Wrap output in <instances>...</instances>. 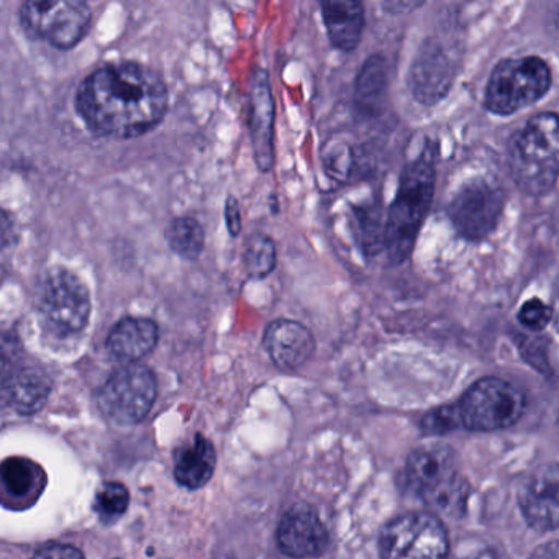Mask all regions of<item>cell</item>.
<instances>
[{
  "mask_svg": "<svg viewBox=\"0 0 559 559\" xmlns=\"http://www.w3.org/2000/svg\"><path fill=\"white\" fill-rule=\"evenodd\" d=\"M558 469L548 466L536 473L520 493L526 523L536 532H552L558 526Z\"/></svg>",
  "mask_w": 559,
  "mask_h": 559,
  "instance_id": "17",
  "label": "cell"
},
{
  "mask_svg": "<svg viewBox=\"0 0 559 559\" xmlns=\"http://www.w3.org/2000/svg\"><path fill=\"white\" fill-rule=\"evenodd\" d=\"M516 320L528 332H543L552 320V307L539 297H530L520 306Z\"/></svg>",
  "mask_w": 559,
  "mask_h": 559,
  "instance_id": "29",
  "label": "cell"
},
{
  "mask_svg": "<svg viewBox=\"0 0 559 559\" xmlns=\"http://www.w3.org/2000/svg\"><path fill=\"white\" fill-rule=\"evenodd\" d=\"M407 480L435 512L456 515L466 506L469 487L457 473L454 451L448 444L415 448L407 461Z\"/></svg>",
  "mask_w": 559,
  "mask_h": 559,
  "instance_id": "5",
  "label": "cell"
},
{
  "mask_svg": "<svg viewBox=\"0 0 559 559\" xmlns=\"http://www.w3.org/2000/svg\"><path fill=\"white\" fill-rule=\"evenodd\" d=\"M379 549L382 559H447L450 538L437 516L411 512L384 526Z\"/></svg>",
  "mask_w": 559,
  "mask_h": 559,
  "instance_id": "11",
  "label": "cell"
},
{
  "mask_svg": "<svg viewBox=\"0 0 559 559\" xmlns=\"http://www.w3.org/2000/svg\"><path fill=\"white\" fill-rule=\"evenodd\" d=\"M520 340H522L520 352H522L523 358L539 371H548V338L520 335Z\"/></svg>",
  "mask_w": 559,
  "mask_h": 559,
  "instance_id": "32",
  "label": "cell"
},
{
  "mask_svg": "<svg viewBox=\"0 0 559 559\" xmlns=\"http://www.w3.org/2000/svg\"><path fill=\"white\" fill-rule=\"evenodd\" d=\"M225 224L231 238H238L243 231V217H241L240 202L235 195H228L225 202Z\"/></svg>",
  "mask_w": 559,
  "mask_h": 559,
  "instance_id": "34",
  "label": "cell"
},
{
  "mask_svg": "<svg viewBox=\"0 0 559 559\" xmlns=\"http://www.w3.org/2000/svg\"><path fill=\"white\" fill-rule=\"evenodd\" d=\"M525 407V394L512 382L493 376L474 382L454 404L460 427L473 431L510 427L522 417Z\"/></svg>",
  "mask_w": 559,
  "mask_h": 559,
  "instance_id": "7",
  "label": "cell"
},
{
  "mask_svg": "<svg viewBox=\"0 0 559 559\" xmlns=\"http://www.w3.org/2000/svg\"><path fill=\"white\" fill-rule=\"evenodd\" d=\"M50 391V378L41 369L24 365L9 382L2 405L14 408L19 414H34L40 411Z\"/></svg>",
  "mask_w": 559,
  "mask_h": 559,
  "instance_id": "22",
  "label": "cell"
},
{
  "mask_svg": "<svg viewBox=\"0 0 559 559\" xmlns=\"http://www.w3.org/2000/svg\"><path fill=\"white\" fill-rule=\"evenodd\" d=\"M355 209L358 225L359 247L368 258L378 257L384 251V224L378 205H359Z\"/></svg>",
  "mask_w": 559,
  "mask_h": 559,
  "instance_id": "25",
  "label": "cell"
},
{
  "mask_svg": "<svg viewBox=\"0 0 559 559\" xmlns=\"http://www.w3.org/2000/svg\"><path fill=\"white\" fill-rule=\"evenodd\" d=\"M17 245L14 218L8 211L0 207V284L4 283L11 271L12 253Z\"/></svg>",
  "mask_w": 559,
  "mask_h": 559,
  "instance_id": "30",
  "label": "cell"
},
{
  "mask_svg": "<svg viewBox=\"0 0 559 559\" xmlns=\"http://www.w3.org/2000/svg\"><path fill=\"white\" fill-rule=\"evenodd\" d=\"M507 168L516 188L530 198H543L556 188L559 175L558 114H536L510 136Z\"/></svg>",
  "mask_w": 559,
  "mask_h": 559,
  "instance_id": "3",
  "label": "cell"
},
{
  "mask_svg": "<svg viewBox=\"0 0 559 559\" xmlns=\"http://www.w3.org/2000/svg\"><path fill=\"white\" fill-rule=\"evenodd\" d=\"M263 346L277 369L290 372L302 368L312 358L317 343L316 336L304 323L276 319L264 330Z\"/></svg>",
  "mask_w": 559,
  "mask_h": 559,
  "instance_id": "15",
  "label": "cell"
},
{
  "mask_svg": "<svg viewBox=\"0 0 559 559\" xmlns=\"http://www.w3.org/2000/svg\"><path fill=\"white\" fill-rule=\"evenodd\" d=\"M424 4H414V2H391V4H384V9L388 11H392V9H397L395 14H401V12L405 11H414V9L421 8Z\"/></svg>",
  "mask_w": 559,
  "mask_h": 559,
  "instance_id": "37",
  "label": "cell"
},
{
  "mask_svg": "<svg viewBox=\"0 0 559 559\" xmlns=\"http://www.w3.org/2000/svg\"><path fill=\"white\" fill-rule=\"evenodd\" d=\"M173 253L186 261H195L205 250V230L194 217H178L169 222L165 231Z\"/></svg>",
  "mask_w": 559,
  "mask_h": 559,
  "instance_id": "23",
  "label": "cell"
},
{
  "mask_svg": "<svg viewBox=\"0 0 559 559\" xmlns=\"http://www.w3.org/2000/svg\"><path fill=\"white\" fill-rule=\"evenodd\" d=\"M47 487V473L28 457L12 456L0 463V506L11 510L34 507Z\"/></svg>",
  "mask_w": 559,
  "mask_h": 559,
  "instance_id": "16",
  "label": "cell"
},
{
  "mask_svg": "<svg viewBox=\"0 0 559 559\" xmlns=\"http://www.w3.org/2000/svg\"><path fill=\"white\" fill-rule=\"evenodd\" d=\"M24 366V348L17 336L0 330V404L9 382Z\"/></svg>",
  "mask_w": 559,
  "mask_h": 559,
  "instance_id": "28",
  "label": "cell"
},
{
  "mask_svg": "<svg viewBox=\"0 0 559 559\" xmlns=\"http://www.w3.org/2000/svg\"><path fill=\"white\" fill-rule=\"evenodd\" d=\"M320 14L332 48L342 53H353L361 45L366 27L365 5L361 2H320Z\"/></svg>",
  "mask_w": 559,
  "mask_h": 559,
  "instance_id": "19",
  "label": "cell"
},
{
  "mask_svg": "<svg viewBox=\"0 0 559 559\" xmlns=\"http://www.w3.org/2000/svg\"><path fill=\"white\" fill-rule=\"evenodd\" d=\"M530 559H558V543L551 542L539 546Z\"/></svg>",
  "mask_w": 559,
  "mask_h": 559,
  "instance_id": "36",
  "label": "cell"
},
{
  "mask_svg": "<svg viewBox=\"0 0 559 559\" xmlns=\"http://www.w3.org/2000/svg\"><path fill=\"white\" fill-rule=\"evenodd\" d=\"M506 204L507 194L502 186L477 176L454 192L447 214L457 237L469 243H480L499 227Z\"/></svg>",
  "mask_w": 559,
  "mask_h": 559,
  "instance_id": "8",
  "label": "cell"
},
{
  "mask_svg": "<svg viewBox=\"0 0 559 559\" xmlns=\"http://www.w3.org/2000/svg\"><path fill=\"white\" fill-rule=\"evenodd\" d=\"M158 394L155 372L146 366L127 365L110 376L100 389V411L110 424L130 427L139 424L152 411Z\"/></svg>",
  "mask_w": 559,
  "mask_h": 559,
  "instance_id": "10",
  "label": "cell"
},
{
  "mask_svg": "<svg viewBox=\"0 0 559 559\" xmlns=\"http://www.w3.org/2000/svg\"><path fill=\"white\" fill-rule=\"evenodd\" d=\"M438 145L428 140L417 158L405 163L397 191L384 221V253L391 266L411 260L418 235L433 204L437 189Z\"/></svg>",
  "mask_w": 559,
  "mask_h": 559,
  "instance_id": "2",
  "label": "cell"
},
{
  "mask_svg": "<svg viewBox=\"0 0 559 559\" xmlns=\"http://www.w3.org/2000/svg\"><path fill=\"white\" fill-rule=\"evenodd\" d=\"M552 71L548 61L536 55L509 57L490 71L483 106L496 117H512L548 96Z\"/></svg>",
  "mask_w": 559,
  "mask_h": 559,
  "instance_id": "4",
  "label": "cell"
},
{
  "mask_svg": "<svg viewBox=\"0 0 559 559\" xmlns=\"http://www.w3.org/2000/svg\"><path fill=\"white\" fill-rule=\"evenodd\" d=\"M130 493L123 484L107 483L97 490L94 510L104 523H114L127 512Z\"/></svg>",
  "mask_w": 559,
  "mask_h": 559,
  "instance_id": "27",
  "label": "cell"
},
{
  "mask_svg": "<svg viewBox=\"0 0 559 559\" xmlns=\"http://www.w3.org/2000/svg\"><path fill=\"white\" fill-rule=\"evenodd\" d=\"M215 466L217 453L214 444L202 435H195L176 453L175 476L181 486L201 489L214 476Z\"/></svg>",
  "mask_w": 559,
  "mask_h": 559,
  "instance_id": "21",
  "label": "cell"
},
{
  "mask_svg": "<svg viewBox=\"0 0 559 559\" xmlns=\"http://www.w3.org/2000/svg\"><path fill=\"white\" fill-rule=\"evenodd\" d=\"M159 342V326L155 320L126 317L117 322L107 336V349L117 361L135 365L148 356Z\"/></svg>",
  "mask_w": 559,
  "mask_h": 559,
  "instance_id": "18",
  "label": "cell"
},
{
  "mask_svg": "<svg viewBox=\"0 0 559 559\" xmlns=\"http://www.w3.org/2000/svg\"><path fill=\"white\" fill-rule=\"evenodd\" d=\"M248 132L258 171L267 175L276 165V103L270 73L254 68L248 94Z\"/></svg>",
  "mask_w": 559,
  "mask_h": 559,
  "instance_id": "12",
  "label": "cell"
},
{
  "mask_svg": "<svg viewBox=\"0 0 559 559\" xmlns=\"http://www.w3.org/2000/svg\"><path fill=\"white\" fill-rule=\"evenodd\" d=\"M37 309L51 332L76 335L86 329L93 312L90 287L68 267H50L38 281Z\"/></svg>",
  "mask_w": 559,
  "mask_h": 559,
  "instance_id": "6",
  "label": "cell"
},
{
  "mask_svg": "<svg viewBox=\"0 0 559 559\" xmlns=\"http://www.w3.org/2000/svg\"><path fill=\"white\" fill-rule=\"evenodd\" d=\"M277 543L290 558H319L329 545V532L312 506L296 503L281 519Z\"/></svg>",
  "mask_w": 559,
  "mask_h": 559,
  "instance_id": "14",
  "label": "cell"
},
{
  "mask_svg": "<svg viewBox=\"0 0 559 559\" xmlns=\"http://www.w3.org/2000/svg\"><path fill=\"white\" fill-rule=\"evenodd\" d=\"M245 271L251 281H264L277 266L276 241L263 231H254L245 241Z\"/></svg>",
  "mask_w": 559,
  "mask_h": 559,
  "instance_id": "24",
  "label": "cell"
},
{
  "mask_svg": "<svg viewBox=\"0 0 559 559\" xmlns=\"http://www.w3.org/2000/svg\"><path fill=\"white\" fill-rule=\"evenodd\" d=\"M456 559H497L496 555L490 551L487 546L477 545L474 548H466V546H461L460 551H457Z\"/></svg>",
  "mask_w": 559,
  "mask_h": 559,
  "instance_id": "35",
  "label": "cell"
},
{
  "mask_svg": "<svg viewBox=\"0 0 559 559\" xmlns=\"http://www.w3.org/2000/svg\"><path fill=\"white\" fill-rule=\"evenodd\" d=\"M454 81L456 67L443 45L435 38H425L408 70L412 99L424 107L438 106L450 96Z\"/></svg>",
  "mask_w": 559,
  "mask_h": 559,
  "instance_id": "13",
  "label": "cell"
},
{
  "mask_svg": "<svg viewBox=\"0 0 559 559\" xmlns=\"http://www.w3.org/2000/svg\"><path fill=\"white\" fill-rule=\"evenodd\" d=\"M34 559H86L80 549L64 543H48L35 552Z\"/></svg>",
  "mask_w": 559,
  "mask_h": 559,
  "instance_id": "33",
  "label": "cell"
},
{
  "mask_svg": "<svg viewBox=\"0 0 559 559\" xmlns=\"http://www.w3.org/2000/svg\"><path fill=\"white\" fill-rule=\"evenodd\" d=\"M389 91L388 58L371 55L359 68L355 80V106L365 116H378L384 109Z\"/></svg>",
  "mask_w": 559,
  "mask_h": 559,
  "instance_id": "20",
  "label": "cell"
},
{
  "mask_svg": "<svg viewBox=\"0 0 559 559\" xmlns=\"http://www.w3.org/2000/svg\"><path fill=\"white\" fill-rule=\"evenodd\" d=\"M19 17L31 37L47 41L58 50H71L90 32L93 9L83 0L25 2Z\"/></svg>",
  "mask_w": 559,
  "mask_h": 559,
  "instance_id": "9",
  "label": "cell"
},
{
  "mask_svg": "<svg viewBox=\"0 0 559 559\" xmlns=\"http://www.w3.org/2000/svg\"><path fill=\"white\" fill-rule=\"evenodd\" d=\"M323 171L332 181L348 185L356 168V156L352 146L342 140H326L322 146Z\"/></svg>",
  "mask_w": 559,
  "mask_h": 559,
  "instance_id": "26",
  "label": "cell"
},
{
  "mask_svg": "<svg viewBox=\"0 0 559 559\" xmlns=\"http://www.w3.org/2000/svg\"><path fill=\"white\" fill-rule=\"evenodd\" d=\"M421 428L428 435H444L461 428L454 404L443 405V407L435 408L430 414L425 415Z\"/></svg>",
  "mask_w": 559,
  "mask_h": 559,
  "instance_id": "31",
  "label": "cell"
},
{
  "mask_svg": "<svg viewBox=\"0 0 559 559\" xmlns=\"http://www.w3.org/2000/svg\"><path fill=\"white\" fill-rule=\"evenodd\" d=\"M168 103L165 80L133 61L99 68L76 94V109L84 123L97 135L117 140L136 139L158 127Z\"/></svg>",
  "mask_w": 559,
  "mask_h": 559,
  "instance_id": "1",
  "label": "cell"
}]
</instances>
